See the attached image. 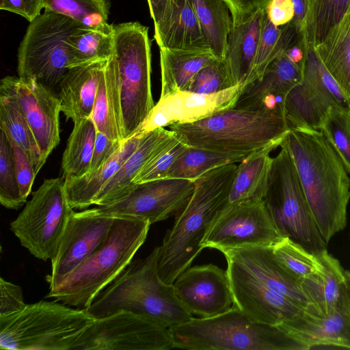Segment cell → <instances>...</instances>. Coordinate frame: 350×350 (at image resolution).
I'll list each match as a JSON object with an SVG mask.
<instances>
[{
	"mask_svg": "<svg viewBox=\"0 0 350 350\" xmlns=\"http://www.w3.org/2000/svg\"><path fill=\"white\" fill-rule=\"evenodd\" d=\"M288 150L314 218L325 242L347 226L350 178L340 157L319 130L291 129Z\"/></svg>",
	"mask_w": 350,
	"mask_h": 350,
	"instance_id": "6da1fadb",
	"label": "cell"
},
{
	"mask_svg": "<svg viewBox=\"0 0 350 350\" xmlns=\"http://www.w3.org/2000/svg\"><path fill=\"white\" fill-rule=\"evenodd\" d=\"M237 168L235 163L223 165L194 180L192 195L159 246L158 271L166 283L172 284L204 249L206 234L228 205Z\"/></svg>",
	"mask_w": 350,
	"mask_h": 350,
	"instance_id": "7a4b0ae2",
	"label": "cell"
},
{
	"mask_svg": "<svg viewBox=\"0 0 350 350\" xmlns=\"http://www.w3.org/2000/svg\"><path fill=\"white\" fill-rule=\"evenodd\" d=\"M150 225L147 220L115 217L95 250L72 271L50 285L45 298L87 309L131 262L145 242Z\"/></svg>",
	"mask_w": 350,
	"mask_h": 350,
	"instance_id": "3957f363",
	"label": "cell"
},
{
	"mask_svg": "<svg viewBox=\"0 0 350 350\" xmlns=\"http://www.w3.org/2000/svg\"><path fill=\"white\" fill-rule=\"evenodd\" d=\"M159 246L136 259L95 298L86 310L94 318L126 310L167 327L190 321L192 314L178 297L173 284L159 274Z\"/></svg>",
	"mask_w": 350,
	"mask_h": 350,
	"instance_id": "277c9868",
	"label": "cell"
},
{
	"mask_svg": "<svg viewBox=\"0 0 350 350\" xmlns=\"http://www.w3.org/2000/svg\"><path fill=\"white\" fill-rule=\"evenodd\" d=\"M169 128L187 146L228 152L280 146L290 131L284 116L236 107Z\"/></svg>",
	"mask_w": 350,
	"mask_h": 350,
	"instance_id": "5b68a950",
	"label": "cell"
},
{
	"mask_svg": "<svg viewBox=\"0 0 350 350\" xmlns=\"http://www.w3.org/2000/svg\"><path fill=\"white\" fill-rule=\"evenodd\" d=\"M173 348L187 350H308L278 326L250 320L234 304L209 318L169 327Z\"/></svg>",
	"mask_w": 350,
	"mask_h": 350,
	"instance_id": "8992f818",
	"label": "cell"
},
{
	"mask_svg": "<svg viewBox=\"0 0 350 350\" xmlns=\"http://www.w3.org/2000/svg\"><path fill=\"white\" fill-rule=\"evenodd\" d=\"M94 319L86 309L55 300L27 304L20 312L0 318V349L74 350Z\"/></svg>",
	"mask_w": 350,
	"mask_h": 350,
	"instance_id": "52a82bcc",
	"label": "cell"
},
{
	"mask_svg": "<svg viewBox=\"0 0 350 350\" xmlns=\"http://www.w3.org/2000/svg\"><path fill=\"white\" fill-rule=\"evenodd\" d=\"M113 48L119 74L125 140L138 133L155 105L151 89L148 28L138 22L113 25Z\"/></svg>",
	"mask_w": 350,
	"mask_h": 350,
	"instance_id": "ba28073f",
	"label": "cell"
},
{
	"mask_svg": "<svg viewBox=\"0 0 350 350\" xmlns=\"http://www.w3.org/2000/svg\"><path fill=\"white\" fill-rule=\"evenodd\" d=\"M273 158L263 201L282 234L319 254L327 250L287 148Z\"/></svg>",
	"mask_w": 350,
	"mask_h": 350,
	"instance_id": "9c48e42d",
	"label": "cell"
},
{
	"mask_svg": "<svg viewBox=\"0 0 350 350\" xmlns=\"http://www.w3.org/2000/svg\"><path fill=\"white\" fill-rule=\"evenodd\" d=\"M83 25L44 10L29 25L18 49V77L52 89L73 68L69 51L72 34Z\"/></svg>",
	"mask_w": 350,
	"mask_h": 350,
	"instance_id": "30bf717a",
	"label": "cell"
},
{
	"mask_svg": "<svg viewBox=\"0 0 350 350\" xmlns=\"http://www.w3.org/2000/svg\"><path fill=\"white\" fill-rule=\"evenodd\" d=\"M62 178L45 179L32 193L10 230L21 245L44 261L54 256L68 218V204Z\"/></svg>",
	"mask_w": 350,
	"mask_h": 350,
	"instance_id": "8fae6325",
	"label": "cell"
},
{
	"mask_svg": "<svg viewBox=\"0 0 350 350\" xmlns=\"http://www.w3.org/2000/svg\"><path fill=\"white\" fill-rule=\"evenodd\" d=\"M350 108L344 93L319 58L315 48L307 44L302 81L288 92L284 114L291 129L319 130L332 106Z\"/></svg>",
	"mask_w": 350,
	"mask_h": 350,
	"instance_id": "7c38bea8",
	"label": "cell"
},
{
	"mask_svg": "<svg viewBox=\"0 0 350 350\" xmlns=\"http://www.w3.org/2000/svg\"><path fill=\"white\" fill-rule=\"evenodd\" d=\"M172 340L167 327L133 312L120 310L95 318L74 350H169Z\"/></svg>",
	"mask_w": 350,
	"mask_h": 350,
	"instance_id": "4fadbf2b",
	"label": "cell"
},
{
	"mask_svg": "<svg viewBox=\"0 0 350 350\" xmlns=\"http://www.w3.org/2000/svg\"><path fill=\"white\" fill-rule=\"evenodd\" d=\"M284 237L262 200L227 205L214 221L202 245L203 248L220 252L248 246L273 247Z\"/></svg>",
	"mask_w": 350,
	"mask_h": 350,
	"instance_id": "5bb4252c",
	"label": "cell"
},
{
	"mask_svg": "<svg viewBox=\"0 0 350 350\" xmlns=\"http://www.w3.org/2000/svg\"><path fill=\"white\" fill-rule=\"evenodd\" d=\"M194 181L162 178L135 185L124 198L111 204L86 210L94 215L132 217L150 224L176 215L187 204L194 189Z\"/></svg>",
	"mask_w": 350,
	"mask_h": 350,
	"instance_id": "9a60e30c",
	"label": "cell"
},
{
	"mask_svg": "<svg viewBox=\"0 0 350 350\" xmlns=\"http://www.w3.org/2000/svg\"><path fill=\"white\" fill-rule=\"evenodd\" d=\"M0 93L12 96L18 103L39 147L42 167L60 142L58 96L33 79L14 76L1 80Z\"/></svg>",
	"mask_w": 350,
	"mask_h": 350,
	"instance_id": "2e32d148",
	"label": "cell"
},
{
	"mask_svg": "<svg viewBox=\"0 0 350 350\" xmlns=\"http://www.w3.org/2000/svg\"><path fill=\"white\" fill-rule=\"evenodd\" d=\"M172 284L185 308L200 318L221 314L234 305L227 270L213 264L189 267Z\"/></svg>",
	"mask_w": 350,
	"mask_h": 350,
	"instance_id": "e0dca14e",
	"label": "cell"
},
{
	"mask_svg": "<svg viewBox=\"0 0 350 350\" xmlns=\"http://www.w3.org/2000/svg\"><path fill=\"white\" fill-rule=\"evenodd\" d=\"M234 304L254 322L278 326L304 309L257 280L243 267L226 258Z\"/></svg>",
	"mask_w": 350,
	"mask_h": 350,
	"instance_id": "ac0fdd59",
	"label": "cell"
},
{
	"mask_svg": "<svg viewBox=\"0 0 350 350\" xmlns=\"http://www.w3.org/2000/svg\"><path fill=\"white\" fill-rule=\"evenodd\" d=\"M115 217L82 211H72L51 260L50 285L66 276L81 264L106 237Z\"/></svg>",
	"mask_w": 350,
	"mask_h": 350,
	"instance_id": "d6986e66",
	"label": "cell"
},
{
	"mask_svg": "<svg viewBox=\"0 0 350 350\" xmlns=\"http://www.w3.org/2000/svg\"><path fill=\"white\" fill-rule=\"evenodd\" d=\"M243 86L239 84L208 94L178 91L160 98L138 133L148 132L176 124L195 122L233 107Z\"/></svg>",
	"mask_w": 350,
	"mask_h": 350,
	"instance_id": "ffe728a7",
	"label": "cell"
},
{
	"mask_svg": "<svg viewBox=\"0 0 350 350\" xmlns=\"http://www.w3.org/2000/svg\"><path fill=\"white\" fill-rule=\"evenodd\" d=\"M304 67L281 53L268 65L261 79L243 86L233 107L284 116L286 97L302 81Z\"/></svg>",
	"mask_w": 350,
	"mask_h": 350,
	"instance_id": "44dd1931",
	"label": "cell"
},
{
	"mask_svg": "<svg viewBox=\"0 0 350 350\" xmlns=\"http://www.w3.org/2000/svg\"><path fill=\"white\" fill-rule=\"evenodd\" d=\"M269 289L286 297L307 312H314L300 282L274 256L271 247L250 246L221 252Z\"/></svg>",
	"mask_w": 350,
	"mask_h": 350,
	"instance_id": "7402d4cb",
	"label": "cell"
},
{
	"mask_svg": "<svg viewBox=\"0 0 350 350\" xmlns=\"http://www.w3.org/2000/svg\"><path fill=\"white\" fill-rule=\"evenodd\" d=\"M278 327L308 350L319 346L350 349V323L342 300L327 316L305 310Z\"/></svg>",
	"mask_w": 350,
	"mask_h": 350,
	"instance_id": "603a6c76",
	"label": "cell"
},
{
	"mask_svg": "<svg viewBox=\"0 0 350 350\" xmlns=\"http://www.w3.org/2000/svg\"><path fill=\"white\" fill-rule=\"evenodd\" d=\"M154 39L159 48L211 51L189 0H167Z\"/></svg>",
	"mask_w": 350,
	"mask_h": 350,
	"instance_id": "cb8c5ba5",
	"label": "cell"
},
{
	"mask_svg": "<svg viewBox=\"0 0 350 350\" xmlns=\"http://www.w3.org/2000/svg\"><path fill=\"white\" fill-rule=\"evenodd\" d=\"M266 6L260 7L238 23L228 36L224 60L232 86L249 83L256 55Z\"/></svg>",
	"mask_w": 350,
	"mask_h": 350,
	"instance_id": "d4e9b609",
	"label": "cell"
},
{
	"mask_svg": "<svg viewBox=\"0 0 350 350\" xmlns=\"http://www.w3.org/2000/svg\"><path fill=\"white\" fill-rule=\"evenodd\" d=\"M173 135L172 131L164 128L144 132L136 150L102 188L93 205H107L129 195L135 186L134 179Z\"/></svg>",
	"mask_w": 350,
	"mask_h": 350,
	"instance_id": "484cf974",
	"label": "cell"
},
{
	"mask_svg": "<svg viewBox=\"0 0 350 350\" xmlns=\"http://www.w3.org/2000/svg\"><path fill=\"white\" fill-rule=\"evenodd\" d=\"M99 62L72 68L61 81V111L74 124L91 117L98 83L107 64Z\"/></svg>",
	"mask_w": 350,
	"mask_h": 350,
	"instance_id": "4316f807",
	"label": "cell"
},
{
	"mask_svg": "<svg viewBox=\"0 0 350 350\" xmlns=\"http://www.w3.org/2000/svg\"><path fill=\"white\" fill-rule=\"evenodd\" d=\"M144 133L122 141L120 150L107 163L80 177L64 178V192L72 209H87L105 186L137 148Z\"/></svg>",
	"mask_w": 350,
	"mask_h": 350,
	"instance_id": "83f0119b",
	"label": "cell"
},
{
	"mask_svg": "<svg viewBox=\"0 0 350 350\" xmlns=\"http://www.w3.org/2000/svg\"><path fill=\"white\" fill-rule=\"evenodd\" d=\"M318 255L321 262L320 270L299 282L314 312L320 316H327L342 300L345 269L327 250Z\"/></svg>",
	"mask_w": 350,
	"mask_h": 350,
	"instance_id": "f1b7e54d",
	"label": "cell"
},
{
	"mask_svg": "<svg viewBox=\"0 0 350 350\" xmlns=\"http://www.w3.org/2000/svg\"><path fill=\"white\" fill-rule=\"evenodd\" d=\"M90 118L97 131L113 140L124 141L119 74L113 55L102 72Z\"/></svg>",
	"mask_w": 350,
	"mask_h": 350,
	"instance_id": "f546056e",
	"label": "cell"
},
{
	"mask_svg": "<svg viewBox=\"0 0 350 350\" xmlns=\"http://www.w3.org/2000/svg\"><path fill=\"white\" fill-rule=\"evenodd\" d=\"M271 145L250 152L237 165L229 193L228 205L262 200L265 195L273 158Z\"/></svg>",
	"mask_w": 350,
	"mask_h": 350,
	"instance_id": "4dcf8cb0",
	"label": "cell"
},
{
	"mask_svg": "<svg viewBox=\"0 0 350 350\" xmlns=\"http://www.w3.org/2000/svg\"><path fill=\"white\" fill-rule=\"evenodd\" d=\"M160 49V98L185 91L196 75L216 57L211 51Z\"/></svg>",
	"mask_w": 350,
	"mask_h": 350,
	"instance_id": "1f68e13d",
	"label": "cell"
},
{
	"mask_svg": "<svg viewBox=\"0 0 350 350\" xmlns=\"http://www.w3.org/2000/svg\"><path fill=\"white\" fill-rule=\"evenodd\" d=\"M315 50L329 74L350 98V6Z\"/></svg>",
	"mask_w": 350,
	"mask_h": 350,
	"instance_id": "d6a6232c",
	"label": "cell"
},
{
	"mask_svg": "<svg viewBox=\"0 0 350 350\" xmlns=\"http://www.w3.org/2000/svg\"><path fill=\"white\" fill-rule=\"evenodd\" d=\"M213 55L224 59L232 18L226 0H189Z\"/></svg>",
	"mask_w": 350,
	"mask_h": 350,
	"instance_id": "836d02e7",
	"label": "cell"
},
{
	"mask_svg": "<svg viewBox=\"0 0 350 350\" xmlns=\"http://www.w3.org/2000/svg\"><path fill=\"white\" fill-rule=\"evenodd\" d=\"M0 129L10 144L23 148L37 175L42 167L40 152L33 133L17 101L3 93H0Z\"/></svg>",
	"mask_w": 350,
	"mask_h": 350,
	"instance_id": "e575fe53",
	"label": "cell"
},
{
	"mask_svg": "<svg viewBox=\"0 0 350 350\" xmlns=\"http://www.w3.org/2000/svg\"><path fill=\"white\" fill-rule=\"evenodd\" d=\"M249 153L219 152L187 146L173 163L165 178L194 181L217 167L240 162Z\"/></svg>",
	"mask_w": 350,
	"mask_h": 350,
	"instance_id": "d590c367",
	"label": "cell"
},
{
	"mask_svg": "<svg viewBox=\"0 0 350 350\" xmlns=\"http://www.w3.org/2000/svg\"><path fill=\"white\" fill-rule=\"evenodd\" d=\"M72 66L108 61L113 55V25L99 28L83 27L70 37Z\"/></svg>",
	"mask_w": 350,
	"mask_h": 350,
	"instance_id": "8d00e7d4",
	"label": "cell"
},
{
	"mask_svg": "<svg viewBox=\"0 0 350 350\" xmlns=\"http://www.w3.org/2000/svg\"><path fill=\"white\" fill-rule=\"evenodd\" d=\"M96 132L90 118L74 124L62 159L64 178L80 177L89 172Z\"/></svg>",
	"mask_w": 350,
	"mask_h": 350,
	"instance_id": "74e56055",
	"label": "cell"
},
{
	"mask_svg": "<svg viewBox=\"0 0 350 350\" xmlns=\"http://www.w3.org/2000/svg\"><path fill=\"white\" fill-rule=\"evenodd\" d=\"M350 0H307L304 35L307 44L319 45L340 21Z\"/></svg>",
	"mask_w": 350,
	"mask_h": 350,
	"instance_id": "f35d334b",
	"label": "cell"
},
{
	"mask_svg": "<svg viewBox=\"0 0 350 350\" xmlns=\"http://www.w3.org/2000/svg\"><path fill=\"white\" fill-rule=\"evenodd\" d=\"M44 9L70 18L89 28L109 24V0H44Z\"/></svg>",
	"mask_w": 350,
	"mask_h": 350,
	"instance_id": "ab89813d",
	"label": "cell"
},
{
	"mask_svg": "<svg viewBox=\"0 0 350 350\" xmlns=\"http://www.w3.org/2000/svg\"><path fill=\"white\" fill-rule=\"evenodd\" d=\"M272 252L282 267L299 281L321 268L318 254L308 251L288 237H284L274 245Z\"/></svg>",
	"mask_w": 350,
	"mask_h": 350,
	"instance_id": "60d3db41",
	"label": "cell"
},
{
	"mask_svg": "<svg viewBox=\"0 0 350 350\" xmlns=\"http://www.w3.org/2000/svg\"><path fill=\"white\" fill-rule=\"evenodd\" d=\"M320 131L335 149L350 174V108L332 106Z\"/></svg>",
	"mask_w": 350,
	"mask_h": 350,
	"instance_id": "b9f144b4",
	"label": "cell"
},
{
	"mask_svg": "<svg viewBox=\"0 0 350 350\" xmlns=\"http://www.w3.org/2000/svg\"><path fill=\"white\" fill-rule=\"evenodd\" d=\"M0 202L4 207L14 210L21 208L27 202L21 194L10 144L1 131L0 134Z\"/></svg>",
	"mask_w": 350,
	"mask_h": 350,
	"instance_id": "7bdbcfd3",
	"label": "cell"
},
{
	"mask_svg": "<svg viewBox=\"0 0 350 350\" xmlns=\"http://www.w3.org/2000/svg\"><path fill=\"white\" fill-rule=\"evenodd\" d=\"M187 146L174 133V135L168 139L162 150L138 174L133 180L134 185L165 178L170 167Z\"/></svg>",
	"mask_w": 350,
	"mask_h": 350,
	"instance_id": "ee69618b",
	"label": "cell"
},
{
	"mask_svg": "<svg viewBox=\"0 0 350 350\" xmlns=\"http://www.w3.org/2000/svg\"><path fill=\"white\" fill-rule=\"evenodd\" d=\"M231 87L233 86L225 60L216 58L196 75L185 91L208 94Z\"/></svg>",
	"mask_w": 350,
	"mask_h": 350,
	"instance_id": "f6af8a7d",
	"label": "cell"
},
{
	"mask_svg": "<svg viewBox=\"0 0 350 350\" xmlns=\"http://www.w3.org/2000/svg\"><path fill=\"white\" fill-rule=\"evenodd\" d=\"M10 146L21 194L27 201L36 176L34 167L22 148L14 144H10Z\"/></svg>",
	"mask_w": 350,
	"mask_h": 350,
	"instance_id": "bcb514c9",
	"label": "cell"
},
{
	"mask_svg": "<svg viewBox=\"0 0 350 350\" xmlns=\"http://www.w3.org/2000/svg\"><path fill=\"white\" fill-rule=\"evenodd\" d=\"M27 304L23 299L22 288L13 283L0 278V318L20 312Z\"/></svg>",
	"mask_w": 350,
	"mask_h": 350,
	"instance_id": "7dc6e473",
	"label": "cell"
},
{
	"mask_svg": "<svg viewBox=\"0 0 350 350\" xmlns=\"http://www.w3.org/2000/svg\"><path fill=\"white\" fill-rule=\"evenodd\" d=\"M122 144V141L113 140L97 131L89 172H94L107 163L120 150Z\"/></svg>",
	"mask_w": 350,
	"mask_h": 350,
	"instance_id": "c3c4849f",
	"label": "cell"
},
{
	"mask_svg": "<svg viewBox=\"0 0 350 350\" xmlns=\"http://www.w3.org/2000/svg\"><path fill=\"white\" fill-rule=\"evenodd\" d=\"M0 9L17 14L29 23L44 9V0H1Z\"/></svg>",
	"mask_w": 350,
	"mask_h": 350,
	"instance_id": "681fc988",
	"label": "cell"
},
{
	"mask_svg": "<svg viewBox=\"0 0 350 350\" xmlns=\"http://www.w3.org/2000/svg\"><path fill=\"white\" fill-rule=\"evenodd\" d=\"M266 12L271 22L278 27L293 20L295 12L291 0H270Z\"/></svg>",
	"mask_w": 350,
	"mask_h": 350,
	"instance_id": "f907efd6",
	"label": "cell"
},
{
	"mask_svg": "<svg viewBox=\"0 0 350 350\" xmlns=\"http://www.w3.org/2000/svg\"><path fill=\"white\" fill-rule=\"evenodd\" d=\"M270 0H226L232 18V23H238L250 14L263 6Z\"/></svg>",
	"mask_w": 350,
	"mask_h": 350,
	"instance_id": "816d5d0a",
	"label": "cell"
},
{
	"mask_svg": "<svg viewBox=\"0 0 350 350\" xmlns=\"http://www.w3.org/2000/svg\"><path fill=\"white\" fill-rule=\"evenodd\" d=\"M154 26L158 25L165 12L167 0H147Z\"/></svg>",
	"mask_w": 350,
	"mask_h": 350,
	"instance_id": "f5cc1de1",
	"label": "cell"
},
{
	"mask_svg": "<svg viewBox=\"0 0 350 350\" xmlns=\"http://www.w3.org/2000/svg\"><path fill=\"white\" fill-rule=\"evenodd\" d=\"M291 1L295 12L293 21L304 30L307 12V0H291Z\"/></svg>",
	"mask_w": 350,
	"mask_h": 350,
	"instance_id": "db71d44e",
	"label": "cell"
},
{
	"mask_svg": "<svg viewBox=\"0 0 350 350\" xmlns=\"http://www.w3.org/2000/svg\"><path fill=\"white\" fill-rule=\"evenodd\" d=\"M345 278L342 302L350 323V271L345 270Z\"/></svg>",
	"mask_w": 350,
	"mask_h": 350,
	"instance_id": "11a10c76",
	"label": "cell"
}]
</instances>
